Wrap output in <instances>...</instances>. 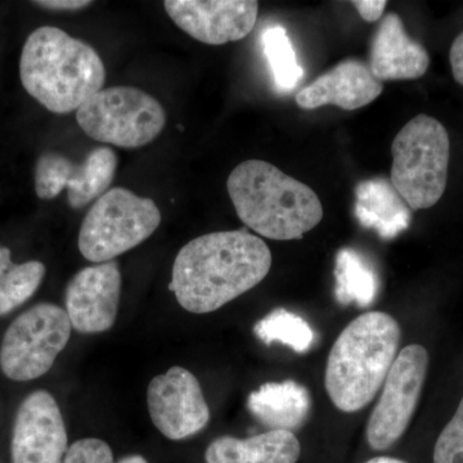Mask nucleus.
I'll return each instance as SVG.
<instances>
[{"label":"nucleus","instance_id":"f257e3e1","mask_svg":"<svg viewBox=\"0 0 463 463\" xmlns=\"http://www.w3.org/2000/svg\"><path fill=\"white\" fill-rule=\"evenodd\" d=\"M272 254L248 231L213 232L183 246L173 265L170 289L188 312L221 309L263 281Z\"/></svg>","mask_w":463,"mask_h":463},{"label":"nucleus","instance_id":"f03ea898","mask_svg":"<svg viewBox=\"0 0 463 463\" xmlns=\"http://www.w3.org/2000/svg\"><path fill=\"white\" fill-rule=\"evenodd\" d=\"M20 78L48 111L69 114L102 90L106 69L91 45L58 27L42 26L24 44Z\"/></svg>","mask_w":463,"mask_h":463},{"label":"nucleus","instance_id":"7ed1b4c3","mask_svg":"<svg viewBox=\"0 0 463 463\" xmlns=\"http://www.w3.org/2000/svg\"><path fill=\"white\" fill-rule=\"evenodd\" d=\"M227 190L241 221L269 240L303 239L323 218L316 192L267 161L234 167Z\"/></svg>","mask_w":463,"mask_h":463},{"label":"nucleus","instance_id":"20e7f679","mask_svg":"<svg viewBox=\"0 0 463 463\" xmlns=\"http://www.w3.org/2000/svg\"><path fill=\"white\" fill-rule=\"evenodd\" d=\"M401 327L383 312L359 316L339 335L326 367L325 385L341 412L364 410L376 397L397 358Z\"/></svg>","mask_w":463,"mask_h":463},{"label":"nucleus","instance_id":"39448f33","mask_svg":"<svg viewBox=\"0 0 463 463\" xmlns=\"http://www.w3.org/2000/svg\"><path fill=\"white\" fill-rule=\"evenodd\" d=\"M390 182L411 210L430 209L447 188L450 142L444 125L428 115L408 121L392 145Z\"/></svg>","mask_w":463,"mask_h":463},{"label":"nucleus","instance_id":"423d86ee","mask_svg":"<svg viewBox=\"0 0 463 463\" xmlns=\"http://www.w3.org/2000/svg\"><path fill=\"white\" fill-rule=\"evenodd\" d=\"M160 223V209L154 200L127 188H112L85 215L79 250L91 263H108L145 242Z\"/></svg>","mask_w":463,"mask_h":463},{"label":"nucleus","instance_id":"0eeeda50","mask_svg":"<svg viewBox=\"0 0 463 463\" xmlns=\"http://www.w3.org/2000/svg\"><path fill=\"white\" fill-rule=\"evenodd\" d=\"M79 127L91 139L121 148L154 142L166 124L163 105L138 88L100 90L76 111Z\"/></svg>","mask_w":463,"mask_h":463},{"label":"nucleus","instance_id":"6e6552de","mask_svg":"<svg viewBox=\"0 0 463 463\" xmlns=\"http://www.w3.org/2000/svg\"><path fill=\"white\" fill-rule=\"evenodd\" d=\"M65 309L42 303L18 316L5 331L0 368L9 380L30 381L51 370L71 336Z\"/></svg>","mask_w":463,"mask_h":463},{"label":"nucleus","instance_id":"1a4fd4ad","mask_svg":"<svg viewBox=\"0 0 463 463\" xmlns=\"http://www.w3.org/2000/svg\"><path fill=\"white\" fill-rule=\"evenodd\" d=\"M428 368V350L422 345L413 344L399 353L365 429L373 449H388L403 437L421 398Z\"/></svg>","mask_w":463,"mask_h":463},{"label":"nucleus","instance_id":"9d476101","mask_svg":"<svg viewBox=\"0 0 463 463\" xmlns=\"http://www.w3.org/2000/svg\"><path fill=\"white\" fill-rule=\"evenodd\" d=\"M118 164V155L109 147L93 149L80 164L57 152H45L35 166L36 196L50 201L67 190L69 205L74 210L83 209L109 191Z\"/></svg>","mask_w":463,"mask_h":463},{"label":"nucleus","instance_id":"9b49d317","mask_svg":"<svg viewBox=\"0 0 463 463\" xmlns=\"http://www.w3.org/2000/svg\"><path fill=\"white\" fill-rule=\"evenodd\" d=\"M147 403L152 422L172 440L190 438L203 430L210 421L209 405L199 380L178 365L152 379Z\"/></svg>","mask_w":463,"mask_h":463},{"label":"nucleus","instance_id":"f8f14e48","mask_svg":"<svg viewBox=\"0 0 463 463\" xmlns=\"http://www.w3.org/2000/svg\"><path fill=\"white\" fill-rule=\"evenodd\" d=\"M164 7L179 29L207 45L246 38L259 14L254 0H166Z\"/></svg>","mask_w":463,"mask_h":463},{"label":"nucleus","instance_id":"ddd939ff","mask_svg":"<svg viewBox=\"0 0 463 463\" xmlns=\"http://www.w3.org/2000/svg\"><path fill=\"white\" fill-rule=\"evenodd\" d=\"M67 431L56 399L33 392L18 408L12 438V463H62Z\"/></svg>","mask_w":463,"mask_h":463},{"label":"nucleus","instance_id":"4468645a","mask_svg":"<svg viewBox=\"0 0 463 463\" xmlns=\"http://www.w3.org/2000/svg\"><path fill=\"white\" fill-rule=\"evenodd\" d=\"M121 273L115 260L84 268L66 288V312L76 331L99 334L118 317Z\"/></svg>","mask_w":463,"mask_h":463},{"label":"nucleus","instance_id":"2eb2a0df","mask_svg":"<svg viewBox=\"0 0 463 463\" xmlns=\"http://www.w3.org/2000/svg\"><path fill=\"white\" fill-rule=\"evenodd\" d=\"M383 90V83L374 79L370 67L349 58L298 91L297 103L303 109L334 105L353 111L373 103Z\"/></svg>","mask_w":463,"mask_h":463},{"label":"nucleus","instance_id":"dca6fc26","mask_svg":"<svg viewBox=\"0 0 463 463\" xmlns=\"http://www.w3.org/2000/svg\"><path fill=\"white\" fill-rule=\"evenodd\" d=\"M430 56L422 44L413 41L397 14L381 20L371 44L370 70L374 79L383 81L414 80L426 74Z\"/></svg>","mask_w":463,"mask_h":463},{"label":"nucleus","instance_id":"f3484780","mask_svg":"<svg viewBox=\"0 0 463 463\" xmlns=\"http://www.w3.org/2000/svg\"><path fill=\"white\" fill-rule=\"evenodd\" d=\"M355 218L383 240L403 233L412 222V210L385 178L361 182L355 188Z\"/></svg>","mask_w":463,"mask_h":463},{"label":"nucleus","instance_id":"a211bd4d","mask_svg":"<svg viewBox=\"0 0 463 463\" xmlns=\"http://www.w3.org/2000/svg\"><path fill=\"white\" fill-rule=\"evenodd\" d=\"M300 443L294 432L269 430L248 439H215L205 452L206 463H297Z\"/></svg>","mask_w":463,"mask_h":463},{"label":"nucleus","instance_id":"6ab92c4d","mask_svg":"<svg viewBox=\"0 0 463 463\" xmlns=\"http://www.w3.org/2000/svg\"><path fill=\"white\" fill-rule=\"evenodd\" d=\"M250 412L272 430H297L310 412V394L297 381L268 383L252 392L248 399Z\"/></svg>","mask_w":463,"mask_h":463},{"label":"nucleus","instance_id":"aec40b11","mask_svg":"<svg viewBox=\"0 0 463 463\" xmlns=\"http://www.w3.org/2000/svg\"><path fill=\"white\" fill-rule=\"evenodd\" d=\"M335 279V295L343 306H371L379 291L377 274L354 249H341L337 252Z\"/></svg>","mask_w":463,"mask_h":463},{"label":"nucleus","instance_id":"412c9836","mask_svg":"<svg viewBox=\"0 0 463 463\" xmlns=\"http://www.w3.org/2000/svg\"><path fill=\"white\" fill-rule=\"evenodd\" d=\"M45 276L42 261H12L11 250L0 246V317L23 306L41 288Z\"/></svg>","mask_w":463,"mask_h":463},{"label":"nucleus","instance_id":"4be33fe9","mask_svg":"<svg viewBox=\"0 0 463 463\" xmlns=\"http://www.w3.org/2000/svg\"><path fill=\"white\" fill-rule=\"evenodd\" d=\"M255 335L267 345L279 343L304 354L313 345L315 332L306 319L295 313L279 307L255 325Z\"/></svg>","mask_w":463,"mask_h":463},{"label":"nucleus","instance_id":"5701e85b","mask_svg":"<svg viewBox=\"0 0 463 463\" xmlns=\"http://www.w3.org/2000/svg\"><path fill=\"white\" fill-rule=\"evenodd\" d=\"M263 47L276 87L282 91L294 90L303 80L304 72L286 29L269 27L263 35Z\"/></svg>","mask_w":463,"mask_h":463},{"label":"nucleus","instance_id":"b1692460","mask_svg":"<svg viewBox=\"0 0 463 463\" xmlns=\"http://www.w3.org/2000/svg\"><path fill=\"white\" fill-rule=\"evenodd\" d=\"M434 463H463V398L455 416L439 435Z\"/></svg>","mask_w":463,"mask_h":463},{"label":"nucleus","instance_id":"393cba45","mask_svg":"<svg viewBox=\"0 0 463 463\" xmlns=\"http://www.w3.org/2000/svg\"><path fill=\"white\" fill-rule=\"evenodd\" d=\"M62 463H114V455L106 441L81 439L67 449Z\"/></svg>","mask_w":463,"mask_h":463},{"label":"nucleus","instance_id":"a878e982","mask_svg":"<svg viewBox=\"0 0 463 463\" xmlns=\"http://www.w3.org/2000/svg\"><path fill=\"white\" fill-rule=\"evenodd\" d=\"M352 5H354L364 21L374 23L383 16L388 2H385V0H383V2L381 0H356V2H352Z\"/></svg>","mask_w":463,"mask_h":463},{"label":"nucleus","instance_id":"bb28decb","mask_svg":"<svg viewBox=\"0 0 463 463\" xmlns=\"http://www.w3.org/2000/svg\"><path fill=\"white\" fill-rule=\"evenodd\" d=\"M450 67L457 83L463 85V33L457 36L450 47Z\"/></svg>","mask_w":463,"mask_h":463},{"label":"nucleus","instance_id":"cd10ccee","mask_svg":"<svg viewBox=\"0 0 463 463\" xmlns=\"http://www.w3.org/2000/svg\"><path fill=\"white\" fill-rule=\"evenodd\" d=\"M33 5L52 11H79V9L90 7V0H42L33 2Z\"/></svg>","mask_w":463,"mask_h":463},{"label":"nucleus","instance_id":"c85d7f7f","mask_svg":"<svg viewBox=\"0 0 463 463\" xmlns=\"http://www.w3.org/2000/svg\"><path fill=\"white\" fill-rule=\"evenodd\" d=\"M365 463H407L402 459L392 458V457H376V458L370 459Z\"/></svg>","mask_w":463,"mask_h":463},{"label":"nucleus","instance_id":"c756f323","mask_svg":"<svg viewBox=\"0 0 463 463\" xmlns=\"http://www.w3.org/2000/svg\"><path fill=\"white\" fill-rule=\"evenodd\" d=\"M118 463H148L142 456H128Z\"/></svg>","mask_w":463,"mask_h":463}]
</instances>
